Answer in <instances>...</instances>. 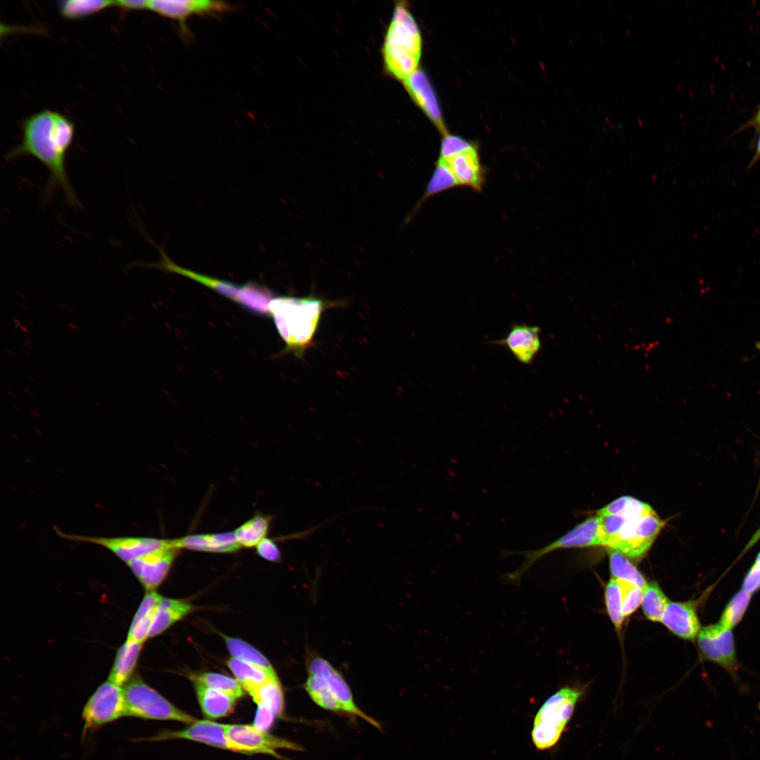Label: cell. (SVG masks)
Listing matches in <instances>:
<instances>
[{
    "label": "cell",
    "instance_id": "cb8c5ba5",
    "mask_svg": "<svg viewBox=\"0 0 760 760\" xmlns=\"http://www.w3.org/2000/svg\"><path fill=\"white\" fill-rule=\"evenodd\" d=\"M142 644L127 639L118 650L108 680L122 687L127 683L134 670Z\"/></svg>",
    "mask_w": 760,
    "mask_h": 760
},
{
    "label": "cell",
    "instance_id": "2e32d148",
    "mask_svg": "<svg viewBox=\"0 0 760 760\" xmlns=\"http://www.w3.org/2000/svg\"><path fill=\"white\" fill-rule=\"evenodd\" d=\"M540 334L538 326L515 324L503 338L495 343L507 349L519 362L531 365L541 348Z\"/></svg>",
    "mask_w": 760,
    "mask_h": 760
},
{
    "label": "cell",
    "instance_id": "6da1fadb",
    "mask_svg": "<svg viewBox=\"0 0 760 760\" xmlns=\"http://www.w3.org/2000/svg\"><path fill=\"white\" fill-rule=\"evenodd\" d=\"M22 140L5 156L13 160L30 156L42 163L49 173L46 194L61 189L68 203L80 206L65 167L66 153L74 138V124L65 115L51 110H43L25 118L21 122Z\"/></svg>",
    "mask_w": 760,
    "mask_h": 760
},
{
    "label": "cell",
    "instance_id": "60d3db41",
    "mask_svg": "<svg viewBox=\"0 0 760 760\" xmlns=\"http://www.w3.org/2000/svg\"><path fill=\"white\" fill-rule=\"evenodd\" d=\"M473 145L460 137L445 134L442 140L439 159L448 158L469 148Z\"/></svg>",
    "mask_w": 760,
    "mask_h": 760
},
{
    "label": "cell",
    "instance_id": "b9f144b4",
    "mask_svg": "<svg viewBox=\"0 0 760 760\" xmlns=\"http://www.w3.org/2000/svg\"><path fill=\"white\" fill-rule=\"evenodd\" d=\"M742 589L752 595L760 590V552L744 578Z\"/></svg>",
    "mask_w": 760,
    "mask_h": 760
},
{
    "label": "cell",
    "instance_id": "bcb514c9",
    "mask_svg": "<svg viewBox=\"0 0 760 760\" xmlns=\"http://www.w3.org/2000/svg\"><path fill=\"white\" fill-rule=\"evenodd\" d=\"M759 160H760V131H759V134L758 136L756 143V146H755V153H754V156H752L751 160L749 162V163L747 165V171L750 170L757 163V162Z\"/></svg>",
    "mask_w": 760,
    "mask_h": 760
},
{
    "label": "cell",
    "instance_id": "83f0119b",
    "mask_svg": "<svg viewBox=\"0 0 760 760\" xmlns=\"http://www.w3.org/2000/svg\"><path fill=\"white\" fill-rule=\"evenodd\" d=\"M457 186H459V184L448 165L444 161L438 159L436 167L426 185L423 196L417 203L413 211L410 214L406 221H410L412 219L429 198Z\"/></svg>",
    "mask_w": 760,
    "mask_h": 760
},
{
    "label": "cell",
    "instance_id": "d4e9b609",
    "mask_svg": "<svg viewBox=\"0 0 760 760\" xmlns=\"http://www.w3.org/2000/svg\"><path fill=\"white\" fill-rule=\"evenodd\" d=\"M191 609L192 607L186 602L163 597L158 605L152 621L148 638L154 637L163 633L173 623L186 616Z\"/></svg>",
    "mask_w": 760,
    "mask_h": 760
},
{
    "label": "cell",
    "instance_id": "ba28073f",
    "mask_svg": "<svg viewBox=\"0 0 760 760\" xmlns=\"http://www.w3.org/2000/svg\"><path fill=\"white\" fill-rule=\"evenodd\" d=\"M126 716L123 688L106 680L99 685L86 702L82 717L84 735Z\"/></svg>",
    "mask_w": 760,
    "mask_h": 760
},
{
    "label": "cell",
    "instance_id": "ee69618b",
    "mask_svg": "<svg viewBox=\"0 0 760 760\" xmlns=\"http://www.w3.org/2000/svg\"><path fill=\"white\" fill-rule=\"evenodd\" d=\"M276 714L263 705H258L253 725L257 728L267 731L273 725Z\"/></svg>",
    "mask_w": 760,
    "mask_h": 760
},
{
    "label": "cell",
    "instance_id": "e0dca14e",
    "mask_svg": "<svg viewBox=\"0 0 760 760\" xmlns=\"http://www.w3.org/2000/svg\"><path fill=\"white\" fill-rule=\"evenodd\" d=\"M697 604L694 600L669 601L661 622L676 636L685 640H694L701 628Z\"/></svg>",
    "mask_w": 760,
    "mask_h": 760
},
{
    "label": "cell",
    "instance_id": "d6986e66",
    "mask_svg": "<svg viewBox=\"0 0 760 760\" xmlns=\"http://www.w3.org/2000/svg\"><path fill=\"white\" fill-rule=\"evenodd\" d=\"M403 82L407 91L417 106L441 132L447 134L436 95L424 72L417 70Z\"/></svg>",
    "mask_w": 760,
    "mask_h": 760
},
{
    "label": "cell",
    "instance_id": "4fadbf2b",
    "mask_svg": "<svg viewBox=\"0 0 760 760\" xmlns=\"http://www.w3.org/2000/svg\"><path fill=\"white\" fill-rule=\"evenodd\" d=\"M187 740L219 749L241 753V750L228 737L225 724L211 720H198L178 730H163L145 738V741L158 742L170 740Z\"/></svg>",
    "mask_w": 760,
    "mask_h": 760
},
{
    "label": "cell",
    "instance_id": "1f68e13d",
    "mask_svg": "<svg viewBox=\"0 0 760 760\" xmlns=\"http://www.w3.org/2000/svg\"><path fill=\"white\" fill-rule=\"evenodd\" d=\"M257 705L272 710L277 717L284 711V697L279 679L271 680L248 692Z\"/></svg>",
    "mask_w": 760,
    "mask_h": 760
},
{
    "label": "cell",
    "instance_id": "f35d334b",
    "mask_svg": "<svg viewBox=\"0 0 760 760\" xmlns=\"http://www.w3.org/2000/svg\"><path fill=\"white\" fill-rule=\"evenodd\" d=\"M604 598L609 617L616 631H621L625 617L622 613L621 592L618 581L612 578L606 585Z\"/></svg>",
    "mask_w": 760,
    "mask_h": 760
},
{
    "label": "cell",
    "instance_id": "f1b7e54d",
    "mask_svg": "<svg viewBox=\"0 0 760 760\" xmlns=\"http://www.w3.org/2000/svg\"><path fill=\"white\" fill-rule=\"evenodd\" d=\"M304 689L311 699L323 709L346 714L343 705L330 690L322 678L308 674Z\"/></svg>",
    "mask_w": 760,
    "mask_h": 760
},
{
    "label": "cell",
    "instance_id": "4dcf8cb0",
    "mask_svg": "<svg viewBox=\"0 0 760 760\" xmlns=\"http://www.w3.org/2000/svg\"><path fill=\"white\" fill-rule=\"evenodd\" d=\"M650 505L632 496L619 497L597 512L600 517L619 514L629 519L638 518L654 513Z\"/></svg>",
    "mask_w": 760,
    "mask_h": 760
},
{
    "label": "cell",
    "instance_id": "d6a6232c",
    "mask_svg": "<svg viewBox=\"0 0 760 760\" xmlns=\"http://www.w3.org/2000/svg\"><path fill=\"white\" fill-rule=\"evenodd\" d=\"M270 518L258 514L241 525L234 532L241 546L251 547L266 538Z\"/></svg>",
    "mask_w": 760,
    "mask_h": 760
},
{
    "label": "cell",
    "instance_id": "836d02e7",
    "mask_svg": "<svg viewBox=\"0 0 760 760\" xmlns=\"http://www.w3.org/2000/svg\"><path fill=\"white\" fill-rule=\"evenodd\" d=\"M110 6H115V1L67 0L58 4L61 15L70 20L83 18Z\"/></svg>",
    "mask_w": 760,
    "mask_h": 760
},
{
    "label": "cell",
    "instance_id": "7c38bea8",
    "mask_svg": "<svg viewBox=\"0 0 760 760\" xmlns=\"http://www.w3.org/2000/svg\"><path fill=\"white\" fill-rule=\"evenodd\" d=\"M305 664L308 674L317 676L324 680L330 690L343 705L346 714L359 717L378 729L381 728L377 721L357 706L347 682L329 661L310 650L306 656Z\"/></svg>",
    "mask_w": 760,
    "mask_h": 760
},
{
    "label": "cell",
    "instance_id": "d590c367",
    "mask_svg": "<svg viewBox=\"0 0 760 760\" xmlns=\"http://www.w3.org/2000/svg\"><path fill=\"white\" fill-rule=\"evenodd\" d=\"M669 599L656 583H647L643 588L642 609L645 617L654 622L661 621Z\"/></svg>",
    "mask_w": 760,
    "mask_h": 760
},
{
    "label": "cell",
    "instance_id": "7dc6e473",
    "mask_svg": "<svg viewBox=\"0 0 760 760\" xmlns=\"http://www.w3.org/2000/svg\"><path fill=\"white\" fill-rule=\"evenodd\" d=\"M754 123L756 125L760 126V108H759V111L757 112V114H756V115L755 117V119L754 120Z\"/></svg>",
    "mask_w": 760,
    "mask_h": 760
},
{
    "label": "cell",
    "instance_id": "603a6c76",
    "mask_svg": "<svg viewBox=\"0 0 760 760\" xmlns=\"http://www.w3.org/2000/svg\"><path fill=\"white\" fill-rule=\"evenodd\" d=\"M162 599L154 590L146 594L131 623L127 639L143 644L148 638L152 621Z\"/></svg>",
    "mask_w": 760,
    "mask_h": 760
},
{
    "label": "cell",
    "instance_id": "c3c4849f",
    "mask_svg": "<svg viewBox=\"0 0 760 760\" xmlns=\"http://www.w3.org/2000/svg\"><path fill=\"white\" fill-rule=\"evenodd\" d=\"M758 707H759V711H760V704H759V706H758Z\"/></svg>",
    "mask_w": 760,
    "mask_h": 760
},
{
    "label": "cell",
    "instance_id": "4316f807",
    "mask_svg": "<svg viewBox=\"0 0 760 760\" xmlns=\"http://www.w3.org/2000/svg\"><path fill=\"white\" fill-rule=\"evenodd\" d=\"M227 666L235 679L247 692L271 680L279 679L277 673H270L237 658H230L227 661Z\"/></svg>",
    "mask_w": 760,
    "mask_h": 760
},
{
    "label": "cell",
    "instance_id": "44dd1931",
    "mask_svg": "<svg viewBox=\"0 0 760 760\" xmlns=\"http://www.w3.org/2000/svg\"><path fill=\"white\" fill-rule=\"evenodd\" d=\"M201 711L208 719H217L229 715L234 710L236 698L192 680Z\"/></svg>",
    "mask_w": 760,
    "mask_h": 760
},
{
    "label": "cell",
    "instance_id": "30bf717a",
    "mask_svg": "<svg viewBox=\"0 0 760 760\" xmlns=\"http://www.w3.org/2000/svg\"><path fill=\"white\" fill-rule=\"evenodd\" d=\"M697 647L702 659L724 669L733 678L737 676L738 661L732 630L719 623L701 627Z\"/></svg>",
    "mask_w": 760,
    "mask_h": 760
},
{
    "label": "cell",
    "instance_id": "ac0fdd59",
    "mask_svg": "<svg viewBox=\"0 0 760 760\" xmlns=\"http://www.w3.org/2000/svg\"><path fill=\"white\" fill-rule=\"evenodd\" d=\"M441 160L448 165L459 186L469 187L476 192L482 191L486 179L475 146L473 145L448 160Z\"/></svg>",
    "mask_w": 760,
    "mask_h": 760
},
{
    "label": "cell",
    "instance_id": "9a60e30c",
    "mask_svg": "<svg viewBox=\"0 0 760 760\" xmlns=\"http://www.w3.org/2000/svg\"><path fill=\"white\" fill-rule=\"evenodd\" d=\"M230 5L211 0H151L148 9L163 17L184 24L194 15H215L230 10Z\"/></svg>",
    "mask_w": 760,
    "mask_h": 760
},
{
    "label": "cell",
    "instance_id": "74e56055",
    "mask_svg": "<svg viewBox=\"0 0 760 760\" xmlns=\"http://www.w3.org/2000/svg\"><path fill=\"white\" fill-rule=\"evenodd\" d=\"M191 678L236 699L243 697L245 693L244 689L236 679L220 673L206 672L192 676Z\"/></svg>",
    "mask_w": 760,
    "mask_h": 760
},
{
    "label": "cell",
    "instance_id": "f546056e",
    "mask_svg": "<svg viewBox=\"0 0 760 760\" xmlns=\"http://www.w3.org/2000/svg\"><path fill=\"white\" fill-rule=\"evenodd\" d=\"M607 553L613 578L627 581L642 588L645 587L647 583L645 578L628 557L620 551L609 547Z\"/></svg>",
    "mask_w": 760,
    "mask_h": 760
},
{
    "label": "cell",
    "instance_id": "5bb4252c",
    "mask_svg": "<svg viewBox=\"0 0 760 760\" xmlns=\"http://www.w3.org/2000/svg\"><path fill=\"white\" fill-rule=\"evenodd\" d=\"M178 549L170 544L150 552L127 564L132 573L148 591H153L165 578Z\"/></svg>",
    "mask_w": 760,
    "mask_h": 760
},
{
    "label": "cell",
    "instance_id": "9c48e42d",
    "mask_svg": "<svg viewBox=\"0 0 760 760\" xmlns=\"http://www.w3.org/2000/svg\"><path fill=\"white\" fill-rule=\"evenodd\" d=\"M54 531L60 537L70 541L91 543L101 546L112 552L117 557L126 564L145 554L167 546L170 540L151 537L116 536L101 537L69 534L63 532L58 527Z\"/></svg>",
    "mask_w": 760,
    "mask_h": 760
},
{
    "label": "cell",
    "instance_id": "277c9868",
    "mask_svg": "<svg viewBox=\"0 0 760 760\" xmlns=\"http://www.w3.org/2000/svg\"><path fill=\"white\" fill-rule=\"evenodd\" d=\"M581 695L578 688L565 687L545 700L536 715L531 732L537 749H547L557 743Z\"/></svg>",
    "mask_w": 760,
    "mask_h": 760
},
{
    "label": "cell",
    "instance_id": "8992f818",
    "mask_svg": "<svg viewBox=\"0 0 760 760\" xmlns=\"http://www.w3.org/2000/svg\"><path fill=\"white\" fill-rule=\"evenodd\" d=\"M593 546H605L601 528V518L597 515L588 518L555 541L541 548L519 552H503V557L512 555H521L524 557L522 564L514 571L506 574L505 579L519 583L521 577L538 559L555 550Z\"/></svg>",
    "mask_w": 760,
    "mask_h": 760
},
{
    "label": "cell",
    "instance_id": "8fae6325",
    "mask_svg": "<svg viewBox=\"0 0 760 760\" xmlns=\"http://www.w3.org/2000/svg\"><path fill=\"white\" fill-rule=\"evenodd\" d=\"M225 731L229 740L243 754H263L282 759L277 752V749H302L299 745L261 730L253 725L225 724Z\"/></svg>",
    "mask_w": 760,
    "mask_h": 760
},
{
    "label": "cell",
    "instance_id": "3957f363",
    "mask_svg": "<svg viewBox=\"0 0 760 760\" xmlns=\"http://www.w3.org/2000/svg\"><path fill=\"white\" fill-rule=\"evenodd\" d=\"M421 52L422 37L416 21L405 6L397 5L383 46L387 70L405 81L417 70Z\"/></svg>",
    "mask_w": 760,
    "mask_h": 760
},
{
    "label": "cell",
    "instance_id": "5b68a950",
    "mask_svg": "<svg viewBox=\"0 0 760 760\" xmlns=\"http://www.w3.org/2000/svg\"><path fill=\"white\" fill-rule=\"evenodd\" d=\"M126 716L145 720L172 721L191 723L196 720L178 708L146 683L139 676L125 684Z\"/></svg>",
    "mask_w": 760,
    "mask_h": 760
},
{
    "label": "cell",
    "instance_id": "7bdbcfd3",
    "mask_svg": "<svg viewBox=\"0 0 760 760\" xmlns=\"http://www.w3.org/2000/svg\"><path fill=\"white\" fill-rule=\"evenodd\" d=\"M258 554L262 558L271 562H279L281 552L275 542L265 538L256 546Z\"/></svg>",
    "mask_w": 760,
    "mask_h": 760
},
{
    "label": "cell",
    "instance_id": "484cf974",
    "mask_svg": "<svg viewBox=\"0 0 760 760\" xmlns=\"http://www.w3.org/2000/svg\"><path fill=\"white\" fill-rule=\"evenodd\" d=\"M274 297L268 288L248 282L241 286L236 303L253 314L270 316V304Z\"/></svg>",
    "mask_w": 760,
    "mask_h": 760
},
{
    "label": "cell",
    "instance_id": "8d00e7d4",
    "mask_svg": "<svg viewBox=\"0 0 760 760\" xmlns=\"http://www.w3.org/2000/svg\"><path fill=\"white\" fill-rule=\"evenodd\" d=\"M751 597L752 594L743 589L737 591L727 603L718 623L730 630L735 628L742 619Z\"/></svg>",
    "mask_w": 760,
    "mask_h": 760
},
{
    "label": "cell",
    "instance_id": "ffe728a7",
    "mask_svg": "<svg viewBox=\"0 0 760 760\" xmlns=\"http://www.w3.org/2000/svg\"><path fill=\"white\" fill-rule=\"evenodd\" d=\"M172 545L177 548L212 552H234L241 546L234 532H223L213 534L189 535L171 540Z\"/></svg>",
    "mask_w": 760,
    "mask_h": 760
},
{
    "label": "cell",
    "instance_id": "7a4b0ae2",
    "mask_svg": "<svg viewBox=\"0 0 760 760\" xmlns=\"http://www.w3.org/2000/svg\"><path fill=\"white\" fill-rule=\"evenodd\" d=\"M331 303L309 295L305 297H274L270 304L277 332L286 352L301 357L313 343L322 313Z\"/></svg>",
    "mask_w": 760,
    "mask_h": 760
},
{
    "label": "cell",
    "instance_id": "e575fe53",
    "mask_svg": "<svg viewBox=\"0 0 760 760\" xmlns=\"http://www.w3.org/2000/svg\"><path fill=\"white\" fill-rule=\"evenodd\" d=\"M228 650L233 657L276 673L267 658L255 647L238 638L224 636Z\"/></svg>",
    "mask_w": 760,
    "mask_h": 760
},
{
    "label": "cell",
    "instance_id": "ab89813d",
    "mask_svg": "<svg viewBox=\"0 0 760 760\" xmlns=\"http://www.w3.org/2000/svg\"><path fill=\"white\" fill-rule=\"evenodd\" d=\"M616 581L621 588L622 613L626 618L632 614L641 604L643 588L627 581Z\"/></svg>",
    "mask_w": 760,
    "mask_h": 760
},
{
    "label": "cell",
    "instance_id": "f6af8a7d",
    "mask_svg": "<svg viewBox=\"0 0 760 760\" xmlns=\"http://www.w3.org/2000/svg\"><path fill=\"white\" fill-rule=\"evenodd\" d=\"M115 6L123 11H140L148 9V1L121 0L115 1Z\"/></svg>",
    "mask_w": 760,
    "mask_h": 760
},
{
    "label": "cell",
    "instance_id": "7402d4cb",
    "mask_svg": "<svg viewBox=\"0 0 760 760\" xmlns=\"http://www.w3.org/2000/svg\"><path fill=\"white\" fill-rule=\"evenodd\" d=\"M162 258L157 262L151 265V267H156L157 268L177 273L186 277H189L203 286L212 289L213 291L218 293L221 296L229 298L234 302L236 301L238 294L240 291L241 286L231 281L221 280L219 279L205 276L198 272H195L172 262L161 251Z\"/></svg>",
    "mask_w": 760,
    "mask_h": 760
},
{
    "label": "cell",
    "instance_id": "52a82bcc",
    "mask_svg": "<svg viewBox=\"0 0 760 760\" xmlns=\"http://www.w3.org/2000/svg\"><path fill=\"white\" fill-rule=\"evenodd\" d=\"M664 525V521L656 512L628 519L607 547L640 560L649 551Z\"/></svg>",
    "mask_w": 760,
    "mask_h": 760
}]
</instances>
